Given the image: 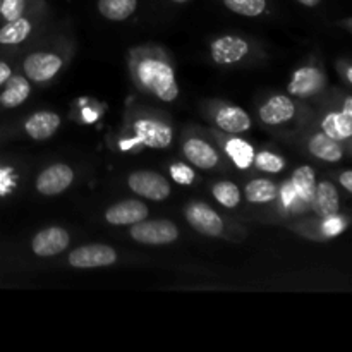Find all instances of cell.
Returning a JSON list of instances; mask_svg holds the SVG:
<instances>
[{"mask_svg":"<svg viewBox=\"0 0 352 352\" xmlns=\"http://www.w3.org/2000/svg\"><path fill=\"white\" fill-rule=\"evenodd\" d=\"M138 78L141 85L153 93L162 102H174L179 95L174 69L157 58H146L138 65Z\"/></svg>","mask_w":352,"mask_h":352,"instance_id":"obj_1","label":"cell"},{"mask_svg":"<svg viewBox=\"0 0 352 352\" xmlns=\"http://www.w3.org/2000/svg\"><path fill=\"white\" fill-rule=\"evenodd\" d=\"M131 237L136 243L151 244V246H160V244H170L179 237V229L170 220H140L133 223Z\"/></svg>","mask_w":352,"mask_h":352,"instance_id":"obj_2","label":"cell"},{"mask_svg":"<svg viewBox=\"0 0 352 352\" xmlns=\"http://www.w3.org/2000/svg\"><path fill=\"white\" fill-rule=\"evenodd\" d=\"M127 184L136 195L151 199V201H164L170 196V184L164 175L157 174V172H134L127 179Z\"/></svg>","mask_w":352,"mask_h":352,"instance_id":"obj_3","label":"cell"},{"mask_svg":"<svg viewBox=\"0 0 352 352\" xmlns=\"http://www.w3.org/2000/svg\"><path fill=\"white\" fill-rule=\"evenodd\" d=\"M117 261V253L107 244H88L69 254V265L74 268H100L110 267Z\"/></svg>","mask_w":352,"mask_h":352,"instance_id":"obj_4","label":"cell"},{"mask_svg":"<svg viewBox=\"0 0 352 352\" xmlns=\"http://www.w3.org/2000/svg\"><path fill=\"white\" fill-rule=\"evenodd\" d=\"M186 219L195 230L210 237H219L223 232V220L219 213L201 201H192L186 206Z\"/></svg>","mask_w":352,"mask_h":352,"instance_id":"obj_5","label":"cell"},{"mask_svg":"<svg viewBox=\"0 0 352 352\" xmlns=\"http://www.w3.org/2000/svg\"><path fill=\"white\" fill-rule=\"evenodd\" d=\"M74 181V170L65 164H54L45 168L36 179V191L43 196L64 192Z\"/></svg>","mask_w":352,"mask_h":352,"instance_id":"obj_6","label":"cell"},{"mask_svg":"<svg viewBox=\"0 0 352 352\" xmlns=\"http://www.w3.org/2000/svg\"><path fill=\"white\" fill-rule=\"evenodd\" d=\"M134 134L143 144L150 148H168L174 140V131L162 120L140 119L134 122Z\"/></svg>","mask_w":352,"mask_h":352,"instance_id":"obj_7","label":"cell"},{"mask_svg":"<svg viewBox=\"0 0 352 352\" xmlns=\"http://www.w3.org/2000/svg\"><path fill=\"white\" fill-rule=\"evenodd\" d=\"M69 243V234L67 230L62 227H48V229L40 230L36 236L31 241V250L36 256L48 258V256H57V254L64 253L67 250Z\"/></svg>","mask_w":352,"mask_h":352,"instance_id":"obj_8","label":"cell"},{"mask_svg":"<svg viewBox=\"0 0 352 352\" xmlns=\"http://www.w3.org/2000/svg\"><path fill=\"white\" fill-rule=\"evenodd\" d=\"M62 58L50 52H36V54L28 55L24 60V74L26 78L33 79L36 82L50 81L55 74L62 69Z\"/></svg>","mask_w":352,"mask_h":352,"instance_id":"obj_9","label":"cell"},{"mask_svg":"<svg viewBox=\"0 0 352 352\" xmlns=\"http://www.w3.org/2000/svg\"><path fill=\"white\" fill-rule=\"evenodd\" d=\"M325 85L327 76L323 74L322 69L306 65V67L298 69L294 72L291 82H289V93L301 96V98H308V96H313L322 91Z\"/></svg>","mask_w":352,"mask_h":352,"instance_id":"obj_10","label":"cell"},{"mask_svg":"<svg viewBox=\"0 0 352 352\" xmlns=\"http://www.w3.org/2000/svg\"><path fill=\"white\" fill-rule=\"evenodd\" d=\"M248 50V41L239 36H222L217 38L212 43V58L217 64L230 65L241 62L246 57Z\"/></svg>","mask_w":352,"mask_h":352,"instance_id":"obj_11","label":"cell"},{"mask_svg":"<svg viewBox=\"0 0 352 352\" xmlns=\"http://www.w3.org/2000/svg\"><path fill=\"white\" fill-rule=\"evenodd\" d=\"M148 217V206L138 199L116 203L105 212V220L112 226H133Z\"/></svg>","mask_w":352,"mask_h":352,"instance_id":"obj_12","label":"cell"},{"mask_svg":"<svg viewBox=\"0 0 352 352\" xmlns=\"http://www.w3.org/2000/svg\"><path fill=\"white\" fill-rule=\"evenodd\" d=\"M313 212L322 219L337 215L340 208V196L337 192V188L330 181H323L316 184L315 192L311 198Z\"/></svg>","mask_w":352,"mask_h":352,"instance_id":"obj_13","label":"cell"},{"mask_svg":"<svg viewBox=\"0 0 352 352\" xmlns=\"http://www.w3.org/2000/svg\"><path fill=\"white\" fill-rule=\"evenodd\" d=\"M296 105L289 96L277 95L272 96L260 109V119L268 126H278V124L289 122L294 117Z\"/></svg>","mask_w":352,"mask_h":352,"instance_id":"obj_14","label":"cell"},{"mask_svg":"<svg viewBox=\"0 0 352 352\" xmlns=\"http://www.w3.org/2000/svg\"><path fill=\"white\" fill-rule=\"evenodd\" d=\"M182 151H184V157L192 165H196L198 168H203V170L213 168L219 164V153H217L215 148L210 146L206 141L198 140V138H191V140L186 141L184 146H182Z\"/></svg>","mask_w":352,"mask_h":352,"instance_id":"obj_15","label":"cell"},{"mask_svg":"<svg viewBox=\"0 0 352 352\" xmlns=\"http://www.w3.org/2000/svg\"><path fill=\"white\" fill-rule=\"evenodd\" d=\"M60 126V117L55 112H48V110H43V112H36L26 120L24 124V131L30 138L36 141L48 140L50 136H54L55 131Z\"/></svg>","mask_w":352,"mask_h":352,"instance_id":"obj_16","label":"cell"},{"mask_svg":"<svg viewBox=\"0 0 352 352\" xmlns=\"http://www.w3.org/2000/svg\"><path fill=\"white\" fill-rule=\"evenodd\" d=\"M215 122L220 129H223L226 133L237 134V133H246L251 127V117L248 116L246 110H243L241 107L227 105L219 109L215 116Z\"/></svg>","mask_w":352,"mask_h":352,"instance_id":"obj_17","label":"cell"},{"mask_svg":"<svg viewBox=\"0 0 352 352\" xmlns=\"http://www.w3.org/2000/svg\"><path fill=\"white\" fill-rule=\"evenodd\" d=\"M351 98L346 100L342 113H330L323 120V133L329 134L333 140H347L352 134V113Z\"/></svg>","mask_w":352,"mask_h":352,"instance_id":"obj_18","label":"cell"},{"mask_svg":"<svg viewBox=\"0 0 352 352\" xmlns=\"http://www.w3.org/2000/svg\"><path fill=\"white\" fill-rule=\"evenodd\" d=\"M309 151H311L313 157L320 158V160L325 162H340L344 157L342 146L339 144V141L330 138L329 134L318 133L309 140Z\"/></svg>","mask_w":352,"mask_h":352,"instance_id":"obj_19","label":"cell"},{"mask_svg":"<svg viewBox=\"0 0 352 352\" xmlns=\"http://www.w3.org/2000/svg\"><path fill=\"white\" fill-rule=\"evenodd\" d=\"M30 93L31 88L26 78H23V76H10L6 81V89L0 95V103L7 107V109H14V107H19L21 103L26 102Z\"/></svg>","mask_w":352,"mask_h":352,"instance_id":"obj_20","label":"cell"},{"mask_svg":"<svg viewBox=\"0 0 352 352\" xmlns=\"http://www.w3.org/2000/svg\"><path fill=\"white\" fill-rule=\"evenodd\" d=\"M244 195H246L248 201L253 205H265L277 198L278 189L277 184L270 179H254V181L248 182Z\"/></svg>","mask_w":352,"mask_h":352,"instance_id":"obj_21","label":"cell"},{"mask_svg":"<svg viewBox=\"0 0 352 352\" xmlns=\"http://www.w3.org/2000/svg\"><path fill=\"white\" fill-rule=\"evenodd\" d=\"M138 0H98V10L109 21H126L134 14Z\"/></svg>","mask_w":352,"mask_h":352,"instance_id":"obj_22","label":"cell"},{"mask_svg":"<svg viewBox=\"0 0 352 352\" xmlns=\"http://www.w3.org/2000/svg\"><path fill=\"white\" fill-rule=\"evenodd\" d=\"M31 30H33V26H31L30 21L23 16L17 17V19L14 21H7L6 26L0 30V43L2 45L21 43V41H24L28 36H30Z\"/></svg>","mask_w":352,"mask_h":352,"instance_id":"obj_23","label":"cell"},{"mask_svg":"<svg viewBox=\"0 0 352 352\" xmlns=\"http://www.w3.org/2000/svg\"><path fill=\"white\" fill-rule=\"evenodd\" d=\"M292 188H294L296 195L301 196L306 201H311L313 192H315L316 188V177L315 170L308 165L305 167H299L298 170L292 174Z\"/></svg>","mask_w":352,"mask_h":352,"instance_id":"obj_24","label":"cell"},{"mask_svg":"<svg viewBox=\"0 0 352 352\" xmlns=\"http://www.w3.org/2000/svg\"><path fill=\"white\" fill-rule=\"evenodd\" d=\"M212 195L215 196L217 201L223 205L226 208H236L241 201V191L234 182L222 181L213 184Z\"/></svg>","mask_w":352,"mask_h":352,"instance_id":"obj_25","label":"cell"},{"mask_svg":"<svg viewBox=\"0 0 352 352\" xmlns=\"http://www.w3.org/2000/svg\"><path fill=\"white\" fill-rule=\"evenodd\" d=\"M227 153L230 155V158L234 160V164L237 165L239 168H248L251 164H253L254 158V151L246 141L243 140H230L226 146Z\"/></svg>","mask_w":352,"mask_h":352,"instance_id":"obj_26","label":"cell"},{"mask_svg":"<svg viewBox=\"0 0 352 352\" xmlns=\"http://www.w3.org/2000/svg\"><path fill=\"white\" fill-rule=\"evenodd\" d=\"M226 7L244 17L261 16L267 9V0H223Z\"/></svg>","mask_w":352,"mask_h":352,"instance_id":"obj_27","label":"cell"},{"mask_svg":"<svg viewBox=\"0 0 352 352\" xmlns=\"http://www.w3.org/2000/svg\"><path fill=\"white\" fill-rule=\"evenodd\" d=\"M253 164L256 165L260 170L270 172V174H277V172H282L285 167L284 158L278 157V155L270 153V151H261L256 157L253 158Z\"/></svg>","mask_w":352,"mask_h":352,"instance_id":"obj_28","label":"cell"},{"mask_svg":"<svg viewBox=\"0 0 352 352\" xmlns=\"http://www.w3.org/2000/svg\"><path fill=\"white\" fill-rule=\"evenodd\" d=\"M26 10V0H0V14L6 21L21 17Z\"/></svg>","mask_w":352,"mask_h":352,"instance_id":"obj_29","label":"cell"},{"mask_svg":"<svg viewBox=\"0 0 352 352\" xmlns=\"http://www.w3.org/2000/svg\"><path fill=\"white\" fill-rule=\"evenodd\" d=\"M170 172L172 177L177 182H181V184H189V182H192V179H195V174H192L191 168L184 167V165H175V167H172Z\"/></svg>","mask_w":352,"mask_h":352,"instance_id":"obj_30","label":"cell"},{"mask_svg":"<svg viewBox=\"0 0 352 352\" xmlns=\"http://www.w3.org/2000/svg\"><path fill=\"white\" fill-rule=\"evenodd\" d=\"M325 220H327V226H325L327 234H329V236H336L337 232H340V230H342V222H340L336 215L329 217V219H325Z\"/></svg>","mask_w":352,"mask_h":352,"instance_id":"obj_31","label":"cell"},{"mask_svg":"<svg viewBox=\"0 0 352 352\" xmlns=\"http://www.w3.org/2000/svg\"><path fill=\"white\" fill-rule=\"evenodd\" d=\"M339 182L342 184V188H346V191H352V172L346 170L342 175H340Z\"/></svg>","mask_w":352,"mask_h":352,"instance_id":"obj_32","label":"cell"},{"mask_svg":"<svg viewBox=\"0 0 352 352\" xmlns=\"http://www.w3.org/2000/svg\"><path fill=\"white\" fill-rule=\"evenodd\" d=\"M10 76H12V71H10L9 64H6V62H0V86H2L3 82L10 78Z\"/></svg>","mask_w":352,"mask_h":352,"instance_id":"obj_33","label":"cell"},{"mask_svg":"<svg viewBox=\"0 0 352 352\" xmlns=\"http://www.w3.org/2000/svg\"><path fill=\"white\" fill-rule=\"evenodd\" d=\"M298 2L302 3V6H306V7H315V6H318L322 0H298Z\"/></svg>","mask_w":352,"mask_h":352,"instance_id":"obj_34","label":"cell"},{"mask_svg":"<svg viewBox=\"0 0 352 352\" xmlns=\"http://www.w3.org/2000/svg\"><path fill=\"white\" fill-rule=\"evenodd\" d=\"M172 2H175V3H186V2H189V0H172Z\"/></svg>","mask_w":352,"mask_h":352,"instance_id":"obj_35","label":"cell"}]
</instances>
